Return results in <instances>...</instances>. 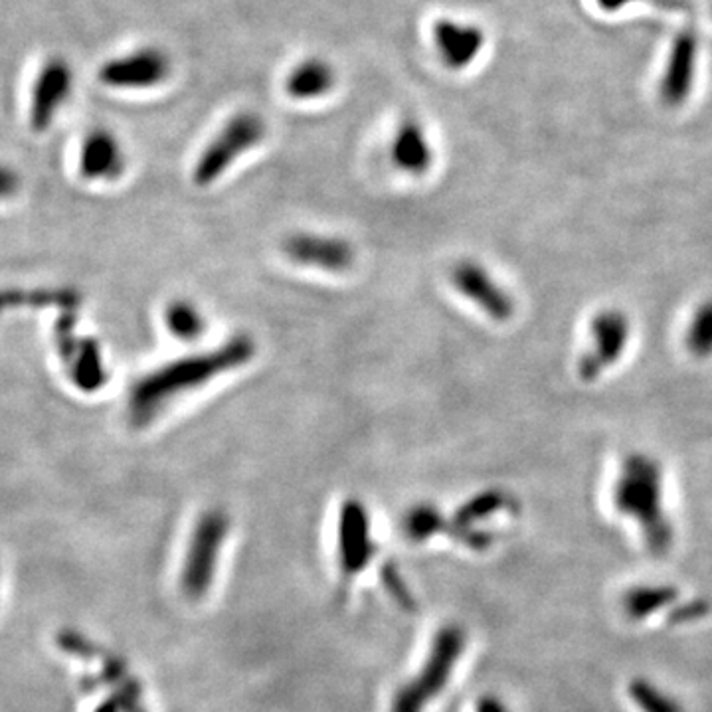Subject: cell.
<instances>
[{"label": "cell", "mask_w": 712, "mask_h": 712, "mask_svg": "<svg viewBox=\"0 0 712 712\" xmlns=\"http://www.w3.org/2000/svg\"><path fill=\"white\" fill-rule=\"evenodd\" d=\"M256 357V342L248 335H236L214 351L190 354L149 372L131 386L127 416L135 428H145L180 394L197 390L220 374L246 366Z\"/></svg>", "instance_id": "1"}, {"label": "cell", "mask_w": 712, "mask_h": 712, "mask_svg": "<svg viewBox=\"0 0 712 712\" xmlns=\"http://www.w3.org/2000/svg\"><path fill=\"white\" fill-rule=\"evenodd\" d=\"M614 509L640 527L653 557H665L673 547V525L663 506V471L655 457L641 452L628 455L611 489Z\"/></svg>", "instance_id": "2"}, {"label": "cell", "mask_w": 712, "mask_h": 712, "mask_svg": "<svg viewBox=\"0 0 712 712\" xmlns=\"http://www.w3.org/2000/svg\"><path fill=\"white\" fill-rule=\"evenodd\" d=\"M464 650L465 633L462 628L445 626L444 630L437 631L422 672L394 695L390 712H423L425 704L444 691Z\"/></svg>", "instance_id": "3"}, {"label": "cell", "mask_w": 712, "mask_h": 712, "mask_svg": "<svg viewBox=\"0 0 712 712\" xmlns=\"http://www.w3.org/2000/svg\"><path fill=\"white\" fill-rule=\"evenodd\" d=\"M266 135H268V124L256 112H240L232 115L198 156L192 173L195 185H214L240 156L248 153L249 149L258 147L266 139Z\"/></svg>", "instance_id": "4"}, {"label": "cell", "mask_w": 712, "mask_h": 712, "mask_svg": "<svg viewBox=\"0 0 712 712\" xmlns=\"http://www.w3.org/2000/svg\"><path fill=\"white\" fill-rule=\"evenodd\" d=\"M227 528L230 521L224 511L212 509L198 518L183 567V590L188 598H200L210 588Z\"/></svg>", "instance_id": "5"}, {"label": "cell", "mask_w": 712, "mask_h": 712, "mask_svg": "<svg viewBox=\"0 0 712 712\" xmlns=\"http://www.w3.org/2000/svg\"><path fill=\"white\" fill-rule=\"evenodd\" d=\"M173 72L171 56L159 46H141L102 63L97 78L114 90H151Z\"/></svg>", "instance_id": "6"}, {"label": "cell", "mask_w": 712, "mask_h": 712, "mask_svg": "<svg viewBox=\"0 0 712 712\" xmlns=\"http://www.w3.org/2000/svg\"><path fill=\"white\" fill-rule=\"evenodd\" d=\"M592 347L579 362V376L594 383L598 376L621 359L630 342V317L620 310L599 311L592 320Z\"/></svg>", "instance_id": "7"}, {"label": "cell", "mask_w": 712, "mask_h": 712, "mask_svg": "<svg viewBox=\"0 0 712 712\" xmlns=\"http://www.w3.org/2000/svg\"><path fill=\"white\" fill-rule=\"evenodd\" d=\"M73 90L72 66L63 58H50L42 66L31 95V127L36 133L48 131Z\"/></svg>", "instance_id": "8"}, {"label": "cell", "mask_w": 712, "mask_h": 712, "mask_svg": "<svg viewBox=\"0 0 712 712\" xmlns=\"http://www.w3.org/2000/svg\"><path fill=\"white\" fill-rule=\"evenodd\" d=\"M699 68V36L685 28L675 36L660 80V97L667 107H681L689 102Z\"/></svg>", "instance_id": "9"}, {"label": "cell", "mask_w": 712, "mask_h": 712, "mask_svg": "<svg viewBox=\"0 0 712 712\" xmlns=\"http://www.w3.org/2000/svg\"><path fill=\"white\" fill-rule=\"evenodd\" d=\"M452 283L455 290L471 301L491 319L506 323L515 315V300L509 291L501 288L481 264L474 259H464L452 271Z\"/></svg>", "instance_id": "10"}, {"label": "cell", "mask_w": 712, "mask_h": 712, "mask_svg": "<svg viewBox=\"0 0 712 712\" xmlns=\"http://www.w3.org/2000/svg\"><path fill=\"white\" fill-rule=\"evenodd\" d=\"M435 52L447 70L464 72L486 48V31L479 24L440 19L432 26Z\"/></svg>", "instance_id": "11"}, {"label": "cell", "mask_w": 712, "mask_h": 712, "mask_svg": "<svg viewBox=\"0 0 712 712\" xmlns=\"http://www.w3.org/2000/svg\"><path fill=\"white\" fill-rule=\"evenodd\" d=\"M285 256L307 268H320L325 271H345L354 261V249L347 240L335 236H320L297 232L283 242Z\"/></svg>", "instance_id": "12"}, {"label": "cell", "mask_w": 712, "mask_h": 712, "mask_svg": "<svg viewBox=\"0 0 712 712\" xmlns=\"http://www.w3.org/2000/svg\"><path fill=\"white\" fill-rule=\"evenodd\" d=\"M339 552L342 572L347 576L359 574L372 558L371 518L357 499H349L341 506Z\"/></svg>", "instance_id": "13"}, {"label": "cell", "mask_w": 712, "mask_h": 712, "mask_svg": "<svg viewBox=\"0 0 712 712\" xmlns=\"http://www.w3.org/2000/svg\"><path fill=\"white\" fill-rule=\"evenodd\" d=\"M390 161L406 175L422 176L434 165V149L423 125L406 115L396 127L390 141Z\"/></svg>", "instance_id": "14"}, {"label": "cell", "mask_w": 712, "mask_h": 712, "mask_svg": "<svg viewBox=\"0 0 712 712\" xmlns=\"http://www.w3.org/2000/svg\"><path fill=\"white\" fill-rule=\"evenodd\" d=\"M124 147L109 129H93L80 149V173L87 180H115L124 175Z\"/></svg>", "instance_id": "15"}, {"label": "cell", "mask_w": 712, "mask_h": 712, "mask_svg": "<svg viewBox=\"0 0 712 712\" xmlns=\"http://www.w3.org/2000/svg\"><path fill=\"white\" fill-rule=\"evenodd\" d=\"M337 68L323 56H310L291 68L285 78V93L295 102H315L337 87Z\"/></svg>", "instance_id": "16"}, {"label": "cell", "mask_w": 712, "mask_h": 712, "mask_svg": "<svg viewBox=\"0 0 712 712\" xmlns=\"http://www.w3.org/2000/svg\"><path fill=\"white\" fill-rule=\"evenodd\" d=\"M72 383L85 394L97 393L107 384L104 354L100 342L90 337L78 339L70 354L62 359Z\"/></svg>", "instance_id": "17"}, {"label": "cell", "mask_w": 712, "mask_h": 712, "mask_svg": "<svg viewBox=\"0 0 712 712\" xmlns=\"http://www.w3.org/2000/svg\"><path fill=\"white\" fill-rule=\"evenodd\" d=\"M82 305V295L70 288L58 290H19L7 288L0 290V315L7 311L22 310V307H60L62 311H75Z\"/></svg>", "instance_id": "18"}, {"label": "cell", "mask_w": 712, "mask_h": 712, "mask_svg": "<svg viewBox=\"0 0 712 712\" xmlns=\"http://www.w3.org/2000/svg\"><path fill=\"white\" fill-rule=\"evenodd\" d=\"M675 599H677V590L669 586H640L626 594L623 609L630 620L641 621L669 606Z\"/></svg>", "instance_id": "19"}, {"label": "cell", "mask_w": 712, "mask_h": 712, "mask_svg": "<svg viewBox=\"0 0 712 712\" xmlns=\"http://www.w3.org/2000/svg\"><path fill=\"white\" fill-rule=\"evenodd\" d=\"M165 323L168 332L180 341H197L207 327V320L195 303L176 300L166 307Z\"/></svg>", "instance_id": "20"}, {"label": "cell", "mask_w": 712, "mask_h": 712, "mask_svg": "<svg viewBox=\"0 0 712 712\" xmlns=\"http://www.w3.org/2000/svg\"><path fill=\"white\" fill-rule=\"evenodd\" d=\"M685 342L695 359L712 357V300L704 301L695 311Z\"/></svg>", "instance_id": "21"}, {"label": "cell", "mask_w": 712, "mask_h": 712, "mask_svg": "<svg viewBox=\"0 0 712 712\" xmlns=\"http://www.w3.org/2000/svg\"><path fill=\"white\" fill-rule=\"evenodd\" d=\"M630 697L641 712H685L682 704L675 701L672 695L661 691L660 687L645 679L630 682Z\"/></svg>", "instance_id": "22"}, {"label": "cell", "mask_w": 712, "mask_h": 712, "mask_svg": "<svg viewBox=\"0 0 712 712\" xmlns=\"http://www.w3.org/2000/svg\"><path fill=\"white\" fill-rule=\"evenodd\" d=\"M406 535L413 540H425L434 537L435 533H442L445 528L444 516L432 505H420L412 509L406 521H404Z\"/></svg>", "instance_id": "23"}, {"label": "cell", "mask_w": 712, "mask_h": 712, "mask_svg": "<svg viewBox=\"0 0 712 712\" xmlns=\"http://www.w3.org/2000/svg\"><path fill=\"white\" fill-rule=\"evenodd\" d=\"M711 606L704 599H691L687 604H682L679 608L672 611V623L675 626H682L689 621L701 620L702 616L709 614Z\"/></svg>", "instance_id": "24"}, {"label": "cell", "mask_w": 712, "mask_h": 712, "mask_svg": "<svg viewBox=\"0 0 712 712\" xmlns=\"http://www.w3.org/2000/svg\"><path fill=\"white\" fill-rule=\"evenodd\" d=\"M21 190V176L9 165L0 163V200H9Z\"/></svg>", "instance_id": "25"}, {"label": "cell", "mask_w": 712, "mask_h": 712, "mask_svg": "<svg viewBox=\"0 0 712 712\" xmlns=\"http://www.w3.org/2000/svg\"><path fill=\"white\" fill-rule=\"evenodd\" d=\"M477 712H509L505 702L499 701L497 697H486L477 704Z\"/></svg>", "instance_id": "26"}, {"label": "cell", "mask_w": 712, "mask_h": 712, "mask_svg": "<svg viewBox=\"0 0 712 712\" xmlns=\"http://www.w3.org/2000/svg\"><path fill=\"white\" fill-rule=\"evenodd\" d=\"M631 2H635V0H596V4H598L599 9L604 12H620L626 9V7H630Z\"/></svg>", "instance_id": "27"}, {"label": "cell", "mask_w": 712, "mask_h": 712, "mask_svg": "<svg viewBox=\"0 0 712 712\" xmlns=\"http://www.w3.org/2000/svg\"><path fill=\"white\" fill-rule=\"evenodd\" d=\"M95 712H117V707H115L114 702H105Z\"/></svg>", "instance_id": "28"}]
</instances>
